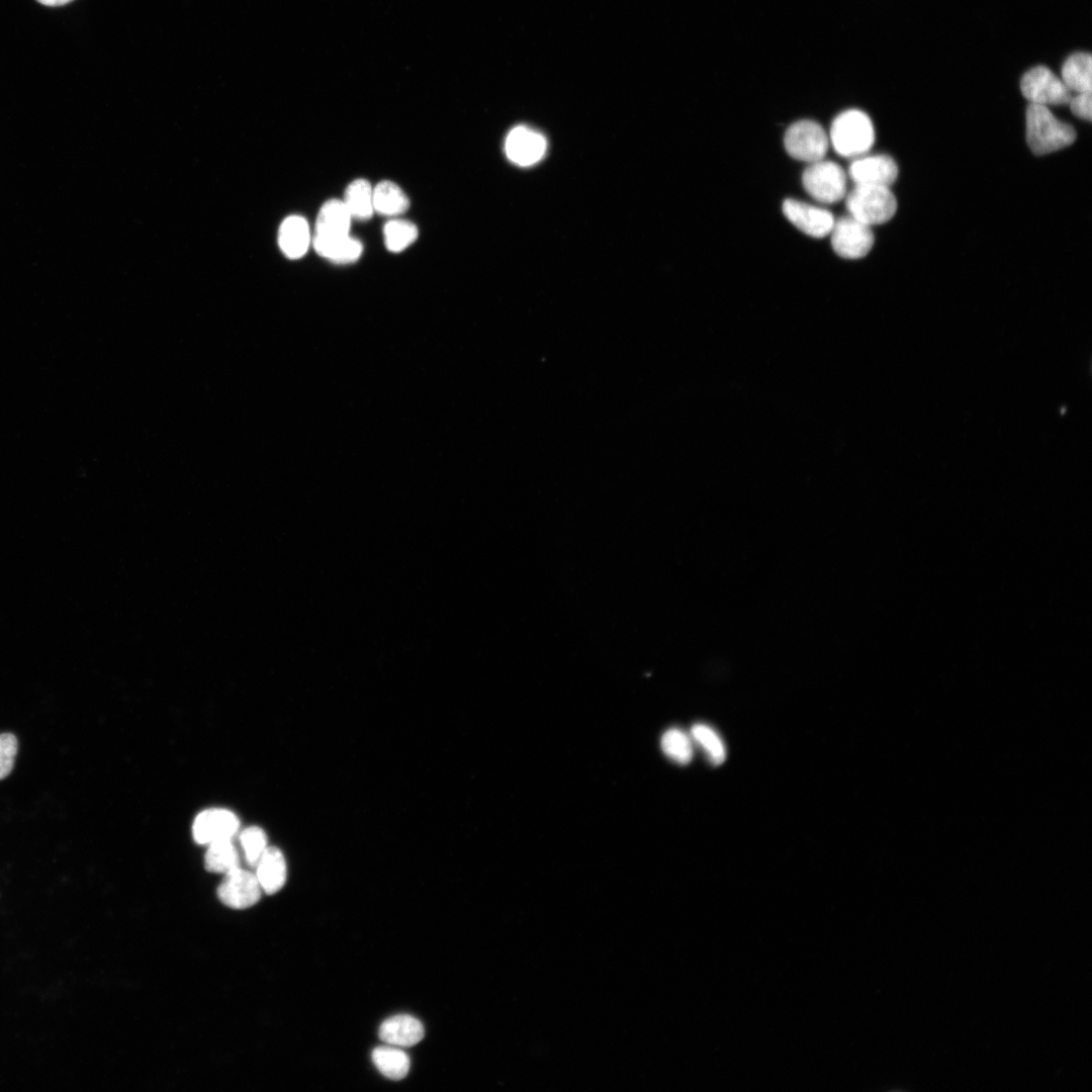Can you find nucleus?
Segmentation results:
<instances>
[{"mask_svg": "<svg viewBox=\"0 0 1092 1092\" xmlns=\"http://www.w3.org/2000/svg\"><path fill=\"white\" fill-rule=\"evenodd\" d=\"M547 148L545 138L537 130L525 125L513 128L505 143L508 158L519 166H531L540 161Z\"/></svg>", "mask_w": 1092, "mask_h": 1092, "instance_id": "obj_12", "label": "nucleus"}, {"mask_svg": "<svg viewBox=\"0 0 1092 1092\" xmlns=\"http://www.w3.org/2000/svg\"><path fill=\"white\" fill-rule=\"evenodd\" d=\"M384 244L390 252H401L418 238L417 226L407 220H388L383 229Z\"/></svg>", "mask_w": 1092, "mask_h": 1092, "instance_id": "obj_24", "label": "nucleus"}, {"mask_svg": "<svg viewBox=\"0 0 1092 1092\" xmlns=\"http://www.w3.org/2000/svg\"><path fill=\"white\" fill-rule=\"evenodd\" d=\"M1025 116L1026 142L1035 155L1062 150L1076 140L1074 128L1059 120L1048 106L1029 103Z\"/></svg>", "mask_w": 1092, "mask_h": 1092, "instance_id": "obj_1", "label": "nucleus"}, {"mask_svg": "<svg viewBox=\"0 0 1092 1092\" xmlns=\"http://www.w3.org/2000/svg\"><path fill=\"white\" fill-rule=\"evenodd\" d=\"M834 252L844 259H860L874 245L871 226L851 215L839 217L830 232Z\"/></svg>", "mask_w": 1092, "mask_h": 1092, "instance_id": "obj_7", "label": "nucleus"}, {"mask_svg": "<svg viewBox=\"0 0 1092 1092\" xmlns=\"http://www.w3.org/2000/svg\"><path fill=\"white\" fill-rule=\"evenodd\" d=\"M240 841L247 863L255 867L268 847L265 832L258 826L248 827L241 833Z\"/></svg>", "mask_w": 1092, "mask_h": 1092, "instance_id": "obj_26", "label": "nucleus"}, {"mask_svg": "<svg viewBox=\"0 0 1092 1092\" xmlns=\"http://www.w3.org/2000/svg\"><path fill=\"white\" fill-rule=\"evenodd\" d=\"M261 892L256 875L239 867L224 875L217 897L224 906L242 910L257 904Z\"/></svg>", "mask_w": 1092, "mask_h": 1092, "instance_id": "obj_8", "label": "nucleus"}, {"mask_svg": "<svg viewBox=\"0 0 1092 1092\" xmlns=\"http://www.w3.org/2000/svg\"><path fill=\"white\" fill-rule=\"evenodd\" d=\"M352 216L343 200L331 199L321 207L314 236L340 237L350 233Z\"/></svg>", "mask_w": 1092, "mask_h": 1092, "instance_id": "obj_17", "label": "nucleus"}, {"mask_svg": "<svg viewBox=\"0 0 1092 1092\" xmlns=\"http://www.w3.org/2000/svg\"><path fill=\"white\" fill-rule=\"evenodd\" d=\"M784 144L792 158L813 163L823 160L828 150L829 138L819 123L799 120L788 127Z\"/></svg>", "mask_w": 1092, "mask_h": 1092, "instance_id": "obj_5", "label": "nucleus"}, {"mask_svg": "<svg viewBox=\"0 0 1092 1092\" xmlns=\"http://www.w3.org/2000/svg\"><path fill=\"white\" fill-rule=\"evenodd\" d=\"M783 212L796 228L813 238L829 235L835 221L830 211L792 198L783 202Z\"/></svg>", "mask_w": 1092, "mask_h": 1092, "instance_id": "obj_9", "label": "nucleus"}, {"mask_svg": "<svg viewBox=\"0 0 1092 1092\" xmlns=\"http://www.w3.org/2000/svg\"><path fill=\"white\" fill-rule=\"evenodd\" d=\"M829 140L836 153L846 158L863 156L875 142V129L867 113L848 109L832 121Z\"/></svg>", "mask_w": 1092, "mask_h": 1092, "instance_id": "obj_2", "label": "nucleus"}, {"mask_svg": "<svg viewBox=\"0 0 1092 1092\" xmlns=\"http://www.w3.org/2000/svg\"><path fill=\"white\" fill-rule=\"evenodd\" d=\"M1061 79L1071 92L1087 93L1092 90V57L1079 52L1064 62Z\"/></svg>", "mask_w": 1092, "mask_h": 1092, "instance_id": "obj_18", "label": "nucleus"}, {"mask_svg": "<svg viewBox=\"0 0 1092 1092\" xmlns=\"http://www.w3.org/2000/svg\"><path fill=\"white\" fill-rule=\"evenodd\" d=\"M372 1062L384 1077L394 1081L403 1079L411 1066L408 1056L393 1045L374 1049Z\"/></svg>", "mask_w": 1092, "mask_h": 1092, "instance_id": "obj_20", "label": "nucleus"}, {"mask_svg": "<svg viewBox=\"0 0 1092 1092\" xmlns=\"http://www.w3.org/2000/svg\"><path fill=\"white\" fill-rule=\"evenodd\" d=\"M310 241L308 223L300 215L286 217L279 226L278 245L289 259L301 258L306 253Z\"/></svg>", "mask_w": 1092, "mask_h": 1092, "instance_id": "obj_15", "label": "nucleus"}, {"mask_svg": "<svg viewBox=\"0 0 1092 1092\" xmlns=\"http://www.w3.org/2000/svg\"><path fill=\"white\" fill-rule=\"evenodd\" d=\"M240 821L232 811L226 809H207L200 812L194 819L192 835L200 844L232 839L238 831Z\"/></svg>", "mask_w": 1092, "mask_h": 1092, "instance_id": "obj_10", "label": "nucleus"}, {"mask_svg": "<svg viewBox=\"0 0 1092 1092\" xmlns=\"http://www.w3.org/2000/svg\"><path fill=\"white\" fill-rule=\"evenodd\" d=\"M848 214L868 224L890 220L897 209V200L889 187L855 185L845 195Z\"/></svg>", "mask_w": 1092, "mask_h": 1092, "instance_id": "obj_3", "label": "nucleus"}, {"mask_svg": "<svg viewBox=\"0 0 1092 1092\" xmlns=\"http://www.w3.org/2000/svg\"><path fill=\"white\" fill-rule=\"evenodd\" d=\"M848 174L855 185L889 187L897 179L898 167L887 155L860 156L850 164Z\"/></svg>", "mask_w": 1092, "mask_h": 1092, "instance_id": "obj_11", "label": "nucleus"}, {"mask_svg": "<svg viewBox=\"0 0 1092 1092\" xmlns=\"http://www.w3.org/2000/svg\"><path fill=\"white\" fill-rule=\"evenodd\" d=\"M256 868V877L262 891L273 895L280 891L286 882L287 868L281 850L274 846H268Z\"/></svg>", "mask_w": 1092, "mask_h": 1092, "instance_id": "obj_14", "label": "nucleus"}, {"mask_svg": "<svg viewBox=\"0 0 1092 1092\" xmlns=\"http://www.w3.org/2000/svg\"><path fill=\"white\" fill-rule=\"evenodd\" d=\"M312 245L316 253L338 264L355 262L362 254V244L350 235L340 237L312 238Z\"/></svg>", "mask_w": 1092, "mask_h": 1092, "instance_id": "obj_16", "label": "nucleus"}, {"mask_svg": "<svg viewBox=\"0 0 1092 1092\" xmlns=\"http://www.w3.org/2000/svg\"><path fill=\"white\" fill-rule=\"evenodd\" d=\"M379 1038L393 1046H412L420 1042L425 1029L420 1020L412 1015L398 1014L384 1020L378 1031Z\"/></svg>", "mask_w": 1092, "mask_h": 1092, "instance_id": "obj_13", "label": "nucleus"}, {"mask_svg": "<svg viewBox=\"0 0 1092 1092\" xmlns=\"http://www.w3.org/2000/svg\"><path fill=\"white\" fill-rule=\"evenodd\" d=\"M664 754L678 764L689 763L694 754L692 739L680 729L666 730L661 737Z\"/></svg>", "mask_w": 1092, "mask_h": 1092, "instance_id": "obj_25", "label": "nucleus"}, {"mask_svg": "<svg viewBox=\"0 0 1092 1092\" xmlns=\"http://www.w3.org/2000/svg\"><path fill=\"white\" fill-rule=\"evenodd\" d=\"M39 3L47 6H61L72 2L73 0H36Z\"/></svg>", "mask_w": 1092, "mask_h": 1092, "instance_id": "obj_29", "label": "nucleus"}, {"mask_svg": "<svg viewBox=\"0 0 1092 1092\" xmlns=\"http://www.w3.org/2000/svg\"><path fill=\"white\" fill-rule=\"evenodd\" d=\"M18 742L12 733L0 734V780L5 779L13 769Z\"/></svg>", "mask_w": 1092, "mask_h": 1092, "instance_id": "obj_27", "label": "nucleus"}, {"mask_svg": "<svg viewBox=\"0 0 1092 1092\" xmlns=\"http://www.w3.org/2000/svg\"><path fill=\"white\" fill-rule=\"evenodd\" d=\"M802 182L805 190L822 203H836L846 195L845 173L831 161L810 163L803 172Z\"/></svg>", "mask_w": 1092, "mask_h": 1092, "instance_id": "obj_4", "label": "nucleus"}, {"mask_svg": "<svg viewBox=\"0 0 1092 1092\" xmlns=\"http://www.w3.org/2000/svg\"><path fill=\"white\" fill-rule=\"evenodd\" d=\"M691 736L705 751L709 760L719 765L726 759V747L720 735L710 726L698 723L692 727Z\"/></svg>", "mask_w": 1092, "mask_h": 1092, "instance_id": "obj_23", "label": "nucleus"}, {"mask_svg": "<svg viewBox=\"0 0 1092 1092\" xmlns=\"http://www.w3.org/2000/svg\"><path fill=\"white\" fill-rule=\"evenodd\" d=\"M1020 90L1029 103L1044 106L1068 104L1072 97L1062 79L1044 66L1028 70L1021 78Z\"/></svg>", "mask_w": 1092, "mask_h": 1092, "instance_id": "obj_6", "label": "nucleus"}, {"mask_svg": "<svg viewBox=\"0 0 1092 1092\" xmlns=\"http://www.w3.org/2000/svg\"><path fill=\"white\" fill-rule=\"evenodd\" d=\"M1072 112L1079 118L1091 120L1092 116V100L1091 92L1077 93L1072 95L1069 103Z\"/></svg>", "mask_w": 1092, "mask_h": 1092, "instance_id": "obj_28", "label": "nucleus"}, {"mask_svg": "<svg viewBox=\"0 0 1092 1092\" xmlns=\"http://www.w3.org/2000/svg\"><path fill=\"white\" fill-rule=\"evenodd\" d=\"M408 206V198L395 183L384 180L373 188L374 211L387 216H395L406 211Z\"/></svg>", "mask_w": 1092, "mask_h": 1092, "instance_id": "obj_19", "label": "nucleus"}, {"mask_svg": "<svg viewBox=\"0 0 1092 1092\" xmlns=\"http://www.w3.org/2000/svg\"><path fill=\"white\" fill-rule=\"evenodd\" d=\"M204 867L210 873L223 875L239 868V854L232 839L209 843L204 854Z\"/></svg>", "mask_w": 1092, "mask_h": 1092, "instance_id": "obj_22", "label": "nucleus"}, {"mask_svg": "<svg viewBox=\"0 0 1092 1092\" xmlns=\"http://www.w3.org/2000/svg\"><path fill=\"white\" fill-rule=\"evenodd\" d=\"M344 203L352 218L367 219L373 212V188L365 179L351 182L345 192Z\"/></svg>", "mask_w": 1092, "mask_h": 1092, "instance_id": "obj_21", "label": "nucleus"}]
</instances>
